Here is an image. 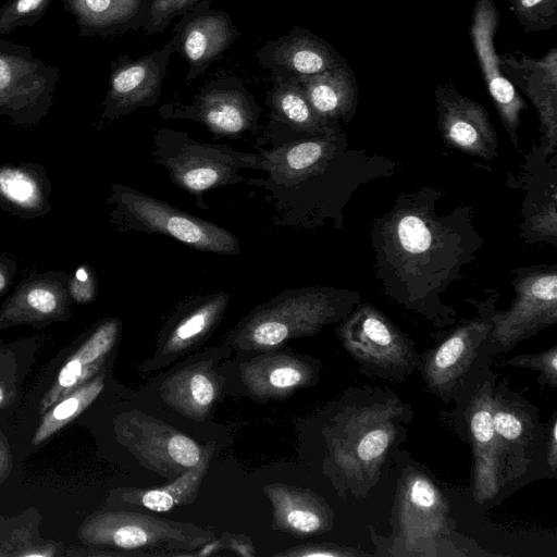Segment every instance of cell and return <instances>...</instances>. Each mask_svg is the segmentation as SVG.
<instances>
[{"label":"cell","instance_id":"1","mask_svg":"<svg viewBox=\"0 0 557 557\" xmlns=\"http://www.w3.org/2000/svg\"><path fill=\"white\" fill-rule=\"evenodd\" d=\"M445 197L433 186L403 191L371 228L374 277L382 293L436 326L455 323L457 311L443 295L484 244L473 207L447 209Z\"/></svg>","mask_w":557,"mask_h":557},{"label":"cell","instance_id":"2","mask_svg":"<svg viewBox=\"0 0 557 557\" xmlns=\"http://www.w3.org/2000/svg\"><path fill=\"white\" fill-rule=\"evenodd\" d=\"M259 183L273 207V223L313 231L344 224V209L361 186L397 172L392 159L350 148L339 124L258 152Z\"/></svg>","mask_w":557,"mask_h":557},{"label":"cell","instance_id":"3","mask_svg":"<svg viewBox=\"0 0 557 557\" xmlns=\"http://www.w3.org/2000/svg\"><path fill=\"white\" fill-rule=\"evenodd\" d=\"M359 396L339 413L330 440L332 461L355 493L376 482L408 411L394 395L359 391Z\"/></svg>","mask_w":557,"mask_h":557},{"label":"cell","instance_id":"4","mask_svg":"<svg viewBox=\"0 0 557 557\" xmlns=\"http://www.w3.org/2000/svg\"><path fill=\"white\" fill-rule=\"evenodd\" d=\"M359 302L358 292L333 286L286 289L256 307L230 339L242 349L269 350L341 322Z\"/></svg>","mask_w":557,"mask_h":557},{"label":"cell","instance_id":"5","mask_svg":"<svg viewBox=\"0 0 557 557\" xmlns=\"http://www.w3.org/2000/svg\"><path fill=\"white\" fill-rule=\"evenodd\" d=\"M154 162L164 168L172 183L197 198L203 193L245 182L242 169H257L258 152H242L226 145L207 144L187 133L160 128L152 136Z\"/></svg>","mask_w":557,"mask_h":557},{"label":"cell","instance_id":"6","mask_svg":"<svg viewBox=\"0 0 557 557\" xmlns=\"http://www.w3.org/2000/svg\"><path fill=\"white\" fill-rule=\"evenodd\" d=\"M107 202L121 230L166 235L195 250L240 253L239 239L232 232L129 186L114 184Z\"/></svg>","mask_w":557,"mask_h":557},{"label":"cell","instance_id":"7","mask_svg":"<svg viewBox=\"0 0 557 557\" xmlns=\"http://www.w3.org/2000/svg\"><path fill=\"white\" fill-rule=\"evenodd\" d=\"M515 297L506 310L494 309L492 327L481 347L487 357L507 352L557 322V264L512 270Z\"/></svg>","mask_w":557,"mask_h":557},{"label":"cell","instance_id":"8","mask_svg":"<svg viewBox=\"0 0 557 557\" xmlns=\"http://www.w3.org/2000/svg\"><path fill=\"white\" fill-rule=\"evenodd\" d=\"M336 333L343 347L369 374L400 382L419 364L411 338L370 304L356 305Z\"/></svg>","mask_w":557,"mask_h":557},{"label":"cell","instance_id":"9","mask_svg":"<svg viewBox=\"0 0 557 557\" xmlns=\"http://www.w3.org/2000/svg\"><path fill=\"white\" fill-rule=\"evenodd\" d=\"M487 292L483 300H467L476 308L475 317L462 319L443 341L419 357L418 367L429 391L443 401H448L461 387L488 336L499 292Z\"/></svg>","mask_w":557,"mask_h":557},{"label":"cell","instance_id":"10","mask_svg":"<svg viewBox=\"0 0 557 557\" xmlns=\"http://www.w3.org/2000/svg\"><path fill=\"white\" fill-rule=\"evenodd\" d=\"M116 440L144 467L175 479L195 466L202 448L175 428L143 412L133 410L114 419Z\"/></svg>","mask_w":557,"mask_h":557},{"label":"cell","instance_id":"11","mask_svg":"<svg viewBox=\"0 0 557 557\" xmlns=\"http://www.w3.org/2000/svg\"><path fill=\"white\" fill-rule=\"evenodd\" d=\"M166 119L199 122L219 137H239L255 132L261 108L235 76H220L202 85L189 103H168L160 109Z\"/></svg>","mask_w":557,"mask_h":557},{"label":"cell","instance_id":"12","mask_svg":"<svg viewBox=\"0 0 557 557\" xmlns=\"http://www.w3.org/2000/svg\"><path fill=\"white\" fill-rule=\"evenodd\" d=\"M201 531L137 512L115 511L87 518L78 536L88 544L134 550L164 545L198 546L207 540V532Z\"/></svg>","mask_w":557,"mask_h":557},{"label":"cell","instance_id":"13","mask_svg":"<svg viewBox=\"0 0 557 557\" xmlns=\"http://www.w3.org/2000/svg\"><path fill=\"white\" fill-rule=\"evenodd\" d=\"M524 191L520 237L529 244L546 243L557 248V158L533 144L513 180Z\"/></svg>","mask_w":557,"mask_h":557},{"label":"cell","instance_id":"14","mask_svg":"<svg viewBox=\"0 0 557 557\" xmlns=\"http://www.w3.org/2000/svg\"><path fill=\"white\" fill-rule=\"evenodd\" d=\"M173 53V44L168 40L161 48L138 59L120 55L112 65L101 117L113 121L139 108L156 106Z\"/></svg>","mask_w":557,"mask_h":557},{"label":"cell","instance_id":"15","mask_svg":"<svg viewBox=\"0 0 557 557\" xmlns=\"http://www.w3.org/2000/svg\"><path fill=\"white\" fill-rule=\"evenodd\" d=\"M498 24L499 12L493 0H476L469 26L472 47L502 124L513 147L520 151L518 128L527 102L500 72L499 58L494 46Z\"/></svg>","mask_w":557,"mask_h":557},{"label":"cell","instance_id":"16","mask_svg":"<svg viewBox=\"0 0 557 557\" xmlns=\"http://www.w3.org/2000/svg\"><path fill=\"white\" fill-rule=\"evenodd\" d=\"M398 541L405 555H421L423 544L448 534V505L431 479L405 470L398 487Z\"/></svg>","mask_w":557,"mask_h":557},{"label":"cell","instance_id":"17","mask_svg":"<svg viewBox=\"0 0 557 557\" xmlns=\"http://www.w3.org/2000/svg\"><path fill=\"white\" fill-rule=\"evenodd\" d=\"M239 35L231 15L213 9L210 0L200 1L182 15L172 28L170 40L174 52L188 65L186 82H193L222 59Z\"/></svg>","mask_w":557,"mask_h":557},{"label":"cell","instance_id":"18","mask_svg":"<svg viewBox=\"0 0 557 557\" xmlns=\"http://www.w3.org/2000/svg\"><path fill=\"white\" fill-rule=\"evenodd\" d=\"M434 97L438 131L447 147L484 161L498 158V137L481 103L459 94L450 83L437 85Z\"/></svg>","mask_w":557,"mask_h":557},{"label":"cell","instance_id":"19","mask_svg":"<svg viewBox=\"0 0 557 557\" xmlns=\"http://www.w3.org/2000/svg\"><path fill=\"white\" fill-rule=\"evenodd\" d=\"M500 72L531 100L540 122V147L550 156L557 150V49L541 59L523 52L498 54Z\"/></svg>","mask_w":557,"mask_h":557},{"label":"cell","instance_id":"20","mask_svg":"<svg viewBox=\"0 0 557 557\" xmlns=\"http://www.w3.org/2000/svg\"><path fill=\"white\" fill-rule=\"evenodd\" d=\"M492 418L498 442L504 486L525 474L542 436L539 420L521 400L505 389L493 388Z\"/></svg>","mask_w":557,"mask_h":557},{"label":"cell","instance_id":"21","mask_svg":"<svg viewBox=\"0 0 557 557\" xmlns=\"http://www.w3.org/2000/svg\"><path fill=\"white\" fill-rule=\"evenodd\" d=\"M70 274L32 273L23 278L0 308V330L29 324L45 326L71 317Z\"/></svg>","mask_w":557,"mask_h":557},{"label":"cell","instance_id":"22","mask_svg":"<svg viewBox=\"0 0 557 557\" xmlns=\"http://www.w3.org/2000/svg\"><path fill=\"white\" fill-rule=\"evenodd\" d=\"M494 383L487 379L471 395L465 417L473 454V498L483 504L504 487L498 442L492 418Z\"/></svg>","mask_w":557,"mask_h":557},{"label":"cell","instance_id":"23","mask_svg":"<svg viewBox=\"0 0 557 557\" xmlns=\"http://www.w3.org/2000/svg\"><path fill=\"white\" fill-rule=\"evenodd\" d=\"M256 58L271 77L280 78L313 75L346 62L331 44L298 25L276 39L267 40Z\"/></svg>","mask_w":557,"mask_h":557},{"label":"cell","instance_id":"24","mask_svg":"<svg viewBox=\"0 0 557 557\" xmlns=\"http://www.w3.org/2000/svg\"><path fill=\"white\" fill-rule=\"evenodd\" d=\"M273 508V528L297 536L325 532L332 525V511L312 492L286 484L264 486Z\"/></svg>","mask_w":557,"mask_h":557},{"label":"cell","instance_id":"25","mask_svg":"<svg viewBox=\"0 0 557 557\" xmlns=\"http://www.w3.org/2000/svg\"><path fill=\"white\" fill-rule=\"evenodd\" d=\"M119 330L120 323L116 319L106 320L95 329L66 361L54 383L41 399L39 407L41 413L88 381L98 371L106 355L115 344Z\"/></svg>","mask_w":557,"mask_h":557},{"label":"cell","instance_id":"26","mask_svg":"<svg viewBox=\"0 0 557 557\" xmlns=\"http://www.w3.org/2000/svg\"><path fill=\"white\" fill-rule=\"evenodd\" d=\"M313 375L309 363L283 354L262 355L240 366L242 381L250 393L262 398L290 394L308 385Z\"/></svg>","mask_w":557,"mask_h":557},{"label":"cell","instance_id":"27","mask_svg":"<svg viewBox=\"0 0 557 557\" xmlns=\"http://www.w3.org/2000/svg\"><path fill=\"white\" fill-rule=\"evenodd\" d=\"M51 184L45 169L35 163L0 165V206L24 219L50 211Z\"/></svg>","mask_w":557,"mask_h":557},{"label":"cell","instance_id":"28","mask_svg":"<svg viewBox=\"0 0 557 557\" xmlns=\"http://www.w3.org/2000/svg\"><path fill=\"white\" fill-rule=\"evenodd\" d=\"M296 79L311 107L322 119L345 123L351 121L358 103V87L347 62Z\"/></svg>","mask_w":557,"mask_h":557},{"label":"cell","instance_id":"29","mask_svg":"<svg viewBox=\"0 0 557 557\" xmlns=\"http://www.w3.org/2000/svg\"><path fill=\"white\" fill-rule=\"evenodd\" d=\"M218 392L214 373L205 362L177 371L161 385L163 400L194 420H203L208 416Z\"/></svg>","mask_w":557,"mask_h":557},{"label":"cell","instance_id":"30","mask_svg":"<svg viewBox=\"0 0 557 557\" xmlns=\"http://www.w3.org/2000/svg\"><path fill=\"white\" fill-rule=\"evenodd\" d=\"M267 104L272 123L283 124L305 136L325 133L339 122L322 119L311 107L296 78L270 77Z\"/></svg>","mask_w":557,"mask_h":557},{"label":"cell","instance_id":"31","mask_svg":"<svg viewBox=\"0 0 557 557\" xmlns=\"http://www.w3.org/2000/svg\"><path fill=\"white\" fill-rule=\"evenodd\" d=\"M213 451L214 443L209 442L202 448L198 462L171 483L156 488L128 491L122 493L121 498L128 504H136L156 512H164L175 506L191 504L208 472Z\"/></svg>","mask_w":557,"mask_h":557},{"label":"cell","instance_id":"32","mask_svg":"<svg viewBox=\"0 0 557 557\" xmlns=\"http://www.w3.org/2000/svg\"><path fill=\"white\" fill-rule=\"evenodd\" d=\"M230 295L225 292L191 300L168 335L162 355L181 352L202 339L222 319Z\"/></svg>","mask_w":557,"mask_h":557},{"label":"cell","instance_id":"33","mask_svg":"<svg viewBox=\"0 0 557 557\" xmlns=\"http://www.w3.org/2000/svg\"><path fill=\"white\" fill-rule=\"evenodd\" d=\"M148 0H81L89 25L104 35L141 28Z\"/></svg>","mask_w":557,"mask_h":557},{"label":"cell","instance_id":"34","mask_svg":"<svg viewBox=\"0 0 557 557\" xmlns=\"http://www.w3.org/2000/svg\"><path fill=\"white\" fill-rule=\"evenodd\" d=\"M103 376L86 381L46 410L32 443L39 445L77 418L103 389Z\"/></svg>","mask_w":557,"mask_h":557},{"label":"cell","instance_id":"35","mask_svg":"<svg viewBox=\"0 0 557 557\" xmlns=\"http://www.w3.org/2000/svg\"><path fill=\"white\" fill-rule=\"evenodd\" d=\"M510 10L525 33L544 32L557 25V0H511Z\"/></svg>","mask_w":557,"mask_h":557},{"label":"cell","instance_id":"36","mask_svg":"<svg viewBox=\"0 0 557 557\" xmlns=\"http://www.w3.org/2000/svg\"><path fill=\"white\" fill-rule=\"evenodd\" d=\"M202 0H148L141 30L150 36L164 32L175 17L193 10Z\"/></svg>","mask_w":557,"mask_h":557},{"label":"cell","instance_id":"37","mask_svg":"<svg viewBox=\"0 0 557 557\" xmlns=\"http://www.w3.org/2000/svg\"><path fill=\"white\" fill-rule=\"evenodd\" d=\"M507 363L511 367L528 368L539 371L548 386L555 388L557 385V346H553L536 354L518 355Z\"/></svg>","mask_w":557,"mask_h":557},{"label":"cell","instance_id":"38","mask_svg":"<svg viewBox=\"0 0 557 557\" xmlns=\"http://www.w3.org/2000/svg\"><path fill=\"white\" fill-rule=\"evenodd\" d=\"M69 294L77 304L91 302L97 294V278L89 264L79 265L69 277Z\"/></svg>","mask_w":557,"mask_h":557},{"label":"cell","instance_id":"39","mask_svg":"<svg viewBox=\"0 0 557 557\" xmlns=\"http://www.w3.org/2000/svg\"><path fill=\"white\" fill-rule=\"evenodd\" d=\"M16 395V366L8 355L0 352V409Z\"/></svg>","mask_w":557,"mask_h":557},{"label":"cell","instance_id":"40","mask_svg":"<svg viewBox=\"0 0 557 557\" xmlns=\"http://www.w3.org/2000/svg\"><path fill=\"white\" fill-rule=\"evenodd\" d=\"M278 555L297 557H343L363 554L330 544H309L295 547L288 552L281 553Z\"/></svg>","mask_w":557,"mask_h":557},{"label":"cell","instance_id":"41","mask_svg":"<svg viewBox=\"0 0 557 557\" xmlns=\"http://www.w3.org/2000/svg\"><path fill=\"white\" fill-rule=\"evenodd\" d=\"M16 272V261L8 256L0 255V296L9 290Z\"/></svg>","mask_w":557,"mask_h":557},{"label":"cell","instance_id":"42","mask_svg":"<svg viewBox=\"0 0 557 557\" xmlns=\"http://www.w3.org/2000/svg\"><path fill=\"white\" fill-rule=\"evenodd\" d=\"M547 462L553 471L557 466V419L554 417L547 433Z\"/></svg>","mask_w":557,"mask_h":557},{"label":"cell","instance_id":"43","mask_svg":"<svg viewBox=\"0 0 557 557\" xmlns=\"http://www.w3.org/2000/svg\"><path fill=\"white\" fill-rule=\"evenodd\" d=\"M46 0H16L11 7L14 17H24L44 5Z\"/></svg>","mask_w":557,"mask_h":557},{"label":"cell","instance_id":"44","mask_svg":"<svg viewBox=\"0 0 557 557\" xmlns=\"http://www.w3.org/2000/svg\"><path fill=\"white\" fill-rule=\"evenodd\" d=\"M12 458L8 442L0 431V483L11 471Z\"/></svg>","mask_w":557,"mask_h":557},{"label":"cell","instance_id":"45","mask_svg":"<svg viewBox=\"0 0 557 557\" xmlns=\"http://www.w3.org/2000/svg\"><path fill=\"white\" fill-rule=\"evenodd\" d=\"M231 549L235 550L237 554L244 556H252L255 555V550L248 544L235 543L231 546Z\"/></svg>","mask_w":557,"mask_h":557},{"label":"cell","instance_id":"46","mask_svg":"<svg viewBox=\"0 0 557 557\" xmlns=\"http://www.w3.org/2000/svg\"><path fill=\"white\" fill-rule=\"evenodd\" d=\"M0 555H2V553H0Z\"/></svg>","mask_w":557,"mask_h":557}]
</instances>
